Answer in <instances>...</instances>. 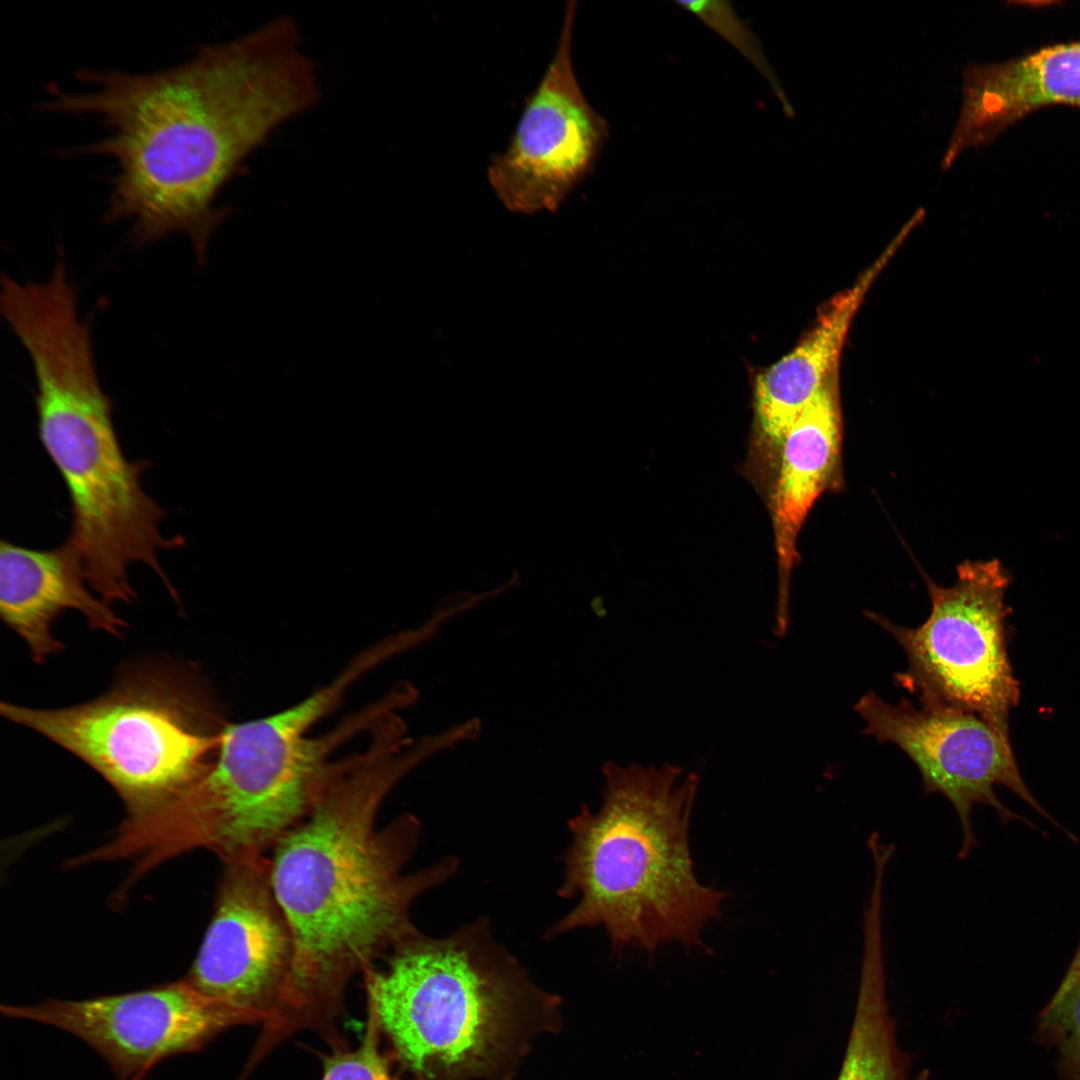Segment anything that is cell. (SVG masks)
Instances as JSON below:
<instances>
[{"mask_svg": "<svg viewBox=\"0 0 1080 1080\" xmlns=\"http://www.w3.org/2000/svg\"><path fill=\"white\" fill-rule=\"evenodd\" d=\"M301 40L295 21L281 16L168 68H83L79 90L50 87L38 110L104 130L66 153L112 161L109 222H129L140 245L185 234L204 265L231 212L216 205L220 192L278 127L320 99Z\"/></svg>", "mask_w": 1080, "mask_h": 1080, "instance_id": "cell-1", "label": "cell"}, {"mask_svg": "<svg viewBox=\"0 0 1080 1080\" xmlns=\"http://www.w3.org/2000/svg\"><path fill=\"white\" fill-rule=\"evenodd\" d=\"M405 725L385 716L367 748L337 761L311 812L275 845L270 877L290 925L294 961L275 1026L285 1033L328 1025L346 986L418 933L414 901L453 876L455 857L404 873L421 832L412 814L378 828L398 782L441 751L433 736L406 744Z\"/></svg>", "mask_w": 1080, "mask_h": 1080, "instance_id": "cell-2", "label": "cell"}, {"mask_svg": "<svg viewBox=\"0 0 1080 1080\" xmlns=\"http://www.w3.org/2000/svg\"><path fill=\"white\" fill-rule=\"evenodd\" d=\"M597 811L583 805L568 822L559 897L577 899L545 939L601 926L615 953L628 947L650 959L669 942L705 947L729 891L703 885L694 870L689 829L699 779L675 765L603 766Z\"/></svg>", "mask_w": 1080, "mask_h": 1080, "instance_id": "cell-3", "label": "cell"}, {"mask_svg": "<svg viewBox=\"0 0 1080 1080\" xmlns=\"http://www.w3.org/2000/svg\"><path fill=\"white\" fill-rule=\"evenodd\" d=\"M15 336L32 364L38 436L67 488V541L82 559L89 586L110 606L131 603L128 569L140 563L176 598L159 553L183 547L185 539L160 532L166 513L141 485L150 463L132 462L123 452L89 325L76 307L52 304L27 314Z\"/></svg>", "mask_w": 1080, "mask_h": 1080, "instance_id": "cell-4", "label": "cell"}, {"mask_svg": "<svg viewBox=\"0 0 1080 1080\" xmlns=\"http://www.w3.org/2000/svg\"><path fill=\"white\" fill-rule=\"evenodd\" d=\"M363 972L368 1010L418 1080L497 1079L554 1024L539 988L481 918L447 936L420 931Z\"/></svg>", "mask_w": 1080, "mask_h": 1080, "instance_id": "cell-5", "label": "cell"}, {"mask_svg": "<svg viewBox=\"0 0 1080 1080\" xmlns=\"http://www.w3.org/2000/svg\"><path fill=\"white\" fill-rule=\"evenodd\" d=\"M370 669L371 662L357 656L333 681L297 704L225 725L205 772L146 815L144 834L152 851L168 860L207 849L224 864L268 856L315 806L336 764L329 761L332 752L393 709L383 697L327 734L309 735Z\"/></svg>", "mask_w": 1080, "mask_h": 1080, "instance_id": "cell-6", "label": "cell"}, {"mask_svg": "<svg viewBox=\"0 0 1080 1080\" xmlns=\"http://www.w3.org/2000/svg\"><path fill=\"white\" fill-rule=\"evenodd\" d=\"M0 712L89 765L128 814L150 810L195 782L226 725L197 672L160 661L126 666L112 688L85 703L38 709L1 702Z\"/></svg>", "mask_w": 1080, "mask_h": 1080, "instance_id": "cell-7", "label": "cell"}, {"mask_svg": "<svg viewBox=\"0 0 1080 1080\" xmlns=\"http://www.w3.org/2000/svg\"><path fill=\"white\" fill-rule=\"evenodd\" d=\"M925 585L931 609L918 627L866 612L907 656L908 669L895 675L896 683L921 704L974 713L1009 735L1020 691L1007 651V571L998 560H967L953 585L927 576Z\"/></svg>", "mask_w": 1080, "mask_h": 1080, "instance_id": "cell-8", "label": "cell"}, {"mask_svg": "<svg viewBox=\"0 0 1080 1080\" xmlns=\"http://www.w3.org/2000/svg\"><path fill=\"white\" fill-rule=\"evenodd\" d=\"M576 10L575 1L566 3L551 60L526 97L507 147L487 167L491 188L513 212L557 209L592 172L609 136L574 71Z\"/></svg>", "mask_w": 1080, "mask_h": 1080, "instance_id": "cell-9", "label": "cell"}, {"mask_svg": "<svg viewBox=\"0 0 1080 1080\" xmlns=\"http://www.w3.org/2000/svg\"><path fill=\"white\" fill-rule=\"evenodd\" d=\"M854 709L866 723L865 734L896 745L911 759L925 794H941L950 802L962 830L960 858L976 846L971 817L975 804L992 807L1003 823L1021 819L1001 803L995 786H1005L1051 819L1027 788L1009 735L978 715L943 706L916 707L906 698L891 705L872 691Z\"/></svg>", "mask_w": 1080, "mask_h": 1080, "instance_id": "cell-10", "label": "cell"}, {"mask_svg": "<svg viewBox=\"0 0 1080 1080\" xmlns=\"http://www.w3.org/2000/svg\"><path fill=\"white\" fill-rule=\"evenodd\" d=\"M293 961V935L272 887L269 855L226 863L211 922L184 980L248 1023L270 1025Z\"/></svg>", "mask_w": 1080, "mask_h": 1080, "instance_id": "cell-11", "label": "cell"}, {"mask_svg": "<svg viewBox=\"0 0 1080 1080\" xmlns=\"http://www.w3.org/2000/svg\"><path fill=\"white\" fill-rule=\"evenodd\" d=\"M1 1011L77 1036L107 1061L118 1080H142L160 1061L199 1050L228 1027L248 1023L184 979L83 1000L2 1005Z\"/></svg>", "mask_w": 1080, "mask_h": 1080, "instance_id": "cell-12", "label": "cell"}, {"mask_svg": "<svg viewBox=\"0 0 1080 1080\" xmlns=\"http://www.w3.org/2000/svg\"><path fill=\"white\" fill-rule=\"evenodd\" d=\"M88 587L82 559L67 540L51 549L1 540L0 615L27 644L34 662L42 664L64 649L52 625L69 610L81 613L94 630L121 635L126 623Z\"/></svg>", "mask_w": 1080, "mask_h": 1080, "instance_id": "cell-13", "label": "cell"}, {"mask_svg": "<svg viewBox=\"0 0 1080 1080\" xmlns=\"http://www.w3.org/2000/svg\"><path fill=\"white\" fill-rule=\"evenodd\" d=\"M962 102L940 167L984 144L1017 117L1043 105L1080 104V43L1063 44L1001 64L968 65Z\"/></svg>", "mask_w": 1080, "mask_h": 1080, "instance_id": "cell-14", "label": "cell"}, {"mask_svg": "<svg viewBox=\"0 0 1080 1080\" xmlns=\"http://www.w3.org/2000/svg\"><path fill=\"white\" fill-rule=\"evenodd\" d=\"M842 417L837 371L825 382L780 446L773 494V521L780 585L776 624L788 626L789 578L797 561L796 543L803 524L821 495L839 488Z\"/></svg>", "mask_w": 1080, "mask_h": 1080, "instance_id": "cell-15", "label": "cell"}, {"mask_svg": "<svg viewBox=\"0 0 1080 1080\" xmlns=\"http://www.w3.org/2000/svg\"><path fill=\"white\" fill-rule=\"evenodd\" d=\"M908 234L901 229L857 281L831 300L800 344L758 375L756 410L763 434L776 447H780L787 431L837 371L839 355L857 310Z\"/></svg>", "mask_w": 1080, "mask_h": 1080, "instance_id": "cell-16", "label": "cell"}, {"mask_svg": "<svg viewBox=\"0 0 1080 1080\" xmlns=\"http://www.w3.org/2000/svg\"><path fill=\"white\" fill-rule=\"evenodd\" d=\"M911 1058L897 1043L886 997L883 925L863 926L857 1003L837 1080H907Z\"/></svg>", "mask_w": 1080, "mask_h": 1080, "instance_id": "cell-17", "label": "cell"}, {"mask_svg": "<svg viewBox=\"0 0 1080 1080\" xmlns=\"http://www.w3.org/2000/svg\"><path fill=\"white\" fill-rule=\"evenodd\" d=\"M679 7L694 14L705 25L729 42L768 81L787 116L794 115L780 81L768 62L760 41L726 1H677Z\"/></svg>", "mask_w": 1080, "mask_h": 1080, "instance_id": "cell-18", "label": "cell"}, {"mask_svg": "<svg viewBox=\"0 0 1080 1080\" xmlns=\"http://www.w3.org/2000/svg\"><path fill=\"white\" fill-rule=\"evenodd\" d=\"M368 1025L358 1047L336 1049L324 1058L321 1080H399L379 1047V1028L374 1014L368 1010Z\"/></svg>", "mask_w": 1080, "mask_h": 1080, "instance_id": "cell-19", "label": "cell"}, {"mask_svg": "<svg viewBox=\"0 0 1080 1080\" xmlns=\"http://www.w3.org/2000/svg\"><path fill=\"white\" fill-rule=\"evenodd\" d=\"M1046 1024L1056 1030L1070 1057L1080 1067V975L1064 977L1046 1008Z\"/></svg>", "mask_w": 1080, "mask_h": 1080, "instance_id": "cell-20", "label": "cell"}, {"mask_svg": "<svg viewBox=\"0 0 1080 1080\" xmlns=\"http://www.w3.org/2000/svg\"><path fill=\"white\" fill-rule=\"evenodd\" d=\"M1079 975H1080V945H1079V947H1078V949L1076 951V954H1075L1074 958L1072 959V962H1071V964L1069 966V969H1068L1067 973L1065 974V976L1066 977H1074V976H1079Z\"/></svg>", "mask_w": 1080, "mask_h": 1080, "instance_id": "cell-21", "label": "cell"}]
</instances>
